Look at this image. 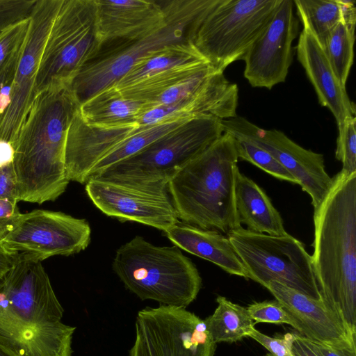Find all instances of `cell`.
<instances>
[{
    "mask_svg": "<svg viewBox=\"0 0 356 356\" xmlns=\"http://www.w3.org/2000/svg\"><path fill=\"white\" fill-rule=\"evenodd\" d=\"M314 225L311 257L322 300L356 334V172L332 177Z\"/></svg>",
    "mask_w": 356,
    "mask_h": 356,
    "instance_id": "6da1fadb",
    "label": "cell"
},
{
    "mask_svg": "<svg viewBox=\"0 0 356 356\" xmlns=\"http://www.w3.org/2000/svg\"><path fill=\"white\" fill-rule=\"evenodd\" d=\"M79 104L69 87L40 92L14 145L18 201H54L70 182L65 163L68 128Z\"/></svg>",
    "mask_w": 356,
    "mask_h": 356,
    "instance_id": "7a4b0ae2",
    "label": "cell"
},
{
    "mask_svg": "<svg viewBox=\"0 0 356 356\" xmlns=\"http://www.w3.org/2000/svg\"><path fill=\"white\" fill-rule=\"evenodd\" d=\"M238 160L234 137L224 132L168 182L182 222L225 234L239 227L235 206Z\"/></svg>",
    "mask_w": 356,
    "mask_h": 356,
    "instance_id": "3957f363",
    "label": "cell"
},
{
    "mask_svg": "<svg viewBox=\"0 0 356 356\" xmlns=\"http://www.w3.org/2000/svg\"><path fill=\"white\" fill-rule=\"evenodd\" d=\"M166 19L163 27L139 40L102 42L72 79L69 88L79 106L114 86L140 60L164 47L193 42L197 31L221 0H157Z\"/></svg>",
    "mask_w": 356,
    "mask_h": 356,
    "instance_id": "277c9868",
    "label": "cell"
},
{
    "mask_svg": "<svg viewBox=\"0 0 356 356\" xmlns=\"http://www.w3.org/2000/svg\"><path fill=\"white\" fill-rule=\"evenodd\" d=\"M112 268L124 286L142 300L186 308L197 298L202 278L177 246H158L136 236L115 252Z\"/></svg>",
    "mask_w": 356,
    "mask_h": 356,
    "instance_id": "5b68a950",
    "label": "cell"
},
{
    "mask_svg": "<svg viewBox=\"0 0 356 356\" xmlns=\"http://www.w3.org/2000/svg\"><path fill=\"white\" fill-rule=\"evenodd\" d=\"M223 133L218 118L207 115L193 117L137 154L92 177L143 185L168 186L169 181L179 170Z\"/></svg>",
    "mask_w": 356,
    "mask_h": 356,
    "instance_id": "8992f818",
    "label": "cell"
},
{
    "mask_svg": "<svg viewBox=\"0 0 356 356\" xmlns=\"http://www.w3.org/2000/svg\"><path fill=\"white\" fill-rule=\"evenodd\" d=\"M101 44L95 0H62L41 54L35 81L37 95L52 88L69 87Z\"/></svg>",
    "mask_w": 356,
    "mask_h": 356,
    "instance_id": "52a82bcc",
    "label": "cell"
},
{
    "mask_svg": "<svg viewBox=\"0 0 356 356\" xmlns=\"http://www.w3.org/2000/svg\"><path fill=\"white\" fill-rule=\"evenodd\" d=\"M250 279L263 286L277 282L322 300L312 257L302 242L288 233L272 236L242 226L226 234ZM323 301V300H322Z\"/></svg>",
    "mask_w": 356,
    "mask_h": 356,
    "instance_id": "ba28073f",
    "label": "cell"
},
{
    "mask_svg": "<svg viewBox=\"0 0 356 356\" xmlns=\"http://www.w3.org/2000/svg\"><path fill=\"white\" fill-rule=\"evenodd\" d=\"M281 0H221L200 25L194 45L216 69L224 72L242 60L271 19Z\"/></svg>",
    "mask_w": 356,
    "mask_h": 356,
    "instance_id": "9c48e42d",
    "label": "cell"
},
{
    "mask_svg": "<svg viewBox=\"0 0 356 356\" xmlns=\"http://www.w3.org/2000/svg\"><path fill=\"white\" fill-rule=\"evenodd\" d=\"M135 330L146 356H214L217 346L204 321L184 307H145Z\"/></svg>",
    "mask_w": 356,
    "mask_h": 356,
    "instance_id": "30bf717a",
    "label": "cell"
},
{
    "mask_svg": "<svg viewBox=\"0 0 356 356\" xmlns=\"http://www.w3.org/2000/svg\"><path fill=\"white\" fill-rule=\"evenodd\" d=\"M90 241L91 227L86 219L36 209L22 213L15 228L0 243L10 251L42 261L55 255L79 253Z\"/></svg>",
    "mask_w": 356,
    "mask_h": 356,
    "instance_id": "8fae6325",
    "label": "cell"
},
{
    "mask_svg": "<svg viewBox=\"0 0 356 356\" xmlns=\"http://www.w3.org/2000/svg\"><path fill=\"white\" fill-rule=\"evenodd\" d=\"M85 190L94 205L121 222H136L162 232L179 222L168 185H143L92 177Z\"/></svg>",
    "mask_w": 356,
    "mask_h": 356,
    "instance_id": "7c38bea8",
    "label": "cell"
},
{
    "mask_svg": "<svg viewBox=\"0 0 356 356\" xmlns=\"http://www.w3.org/2000/svg\"><path fill=\"white\" fill-rule=\"evenodd\" d=\"M62 0H36L11 84L10 102L0 115V140L13 147L37 96L35 81L41 54Z\"/></svg>",
    "mask_w": 356,
    "mask_h": 356,
    "instance_id": "4fadbf2b",
    "label": "cell"
},
{
    "mask_svg": "<svg viewBox=\"0 0 356 356\" xmlns=\"http://www.w3.org/2000/svg\"><path fill=\"white\" fill-rule=\"evenodd\" d=\"M224 132L246 138L268 152L311 197L314 209L332 184L323 155L306 149L277 129H263L241 116L221 120Z\"/></svg>",
    "mask_w": 356,
    "mask_h": 356,
    "instance_id": "5bb4252c",
    "label": "cell"
},
{
    "mask_svg": "<svg viewBox=\"0 0 356 356\" xmlns=\"http://www.w3.org/2000/svg\"><path fill=\"white\" fill-rule=\"evenodd\" d=\"M298 28L293 1L281 0L271 19L242 59L245 61L244 76L252 87L270 90L285 81Z\"/></svg>",
    "mask_w": 356,
    "mask_h": 356,
    "instance_id": "9a60e30c",
    "label": "cell"
},
{
    "mask_svg": "<svg viewBox=\"0 0 356 356\" xmlns=\"http://www.w3.org/2000/svg\"><path fill=\"white\" fill-rule=\"evenodd\" d=\"M0 293L23 318L38 326H51L62 321L64 309L41 261L19 253L0 282Z\"/></svg>",
    "mask_w": 356,
    "mask_h": 356,
    "instance_id": "2e32d148",
    "label": "cell"
},
{
    "mask_svg": "<svg viewBox=\"0 0 356 356\" xmlns=\"http://www.w3.org/2000/svg\"><path fill=\"white\" fill-rule=\"evenodd\" d=\"M76 327L62 321L38 326L26 321L0 293V349L10 356H72Z\"/></svg>",
    "mask_w": 356,
    "mask_h": 356,
    "instance_id": "e0dca14e",
    "label": "cell"
},
{
    "mask_svg": "<svg viewBox=\"0 0 356 356\" xmlns=\"http://www.w3.org/2000/svg\"><path fill=\"white\" fill-rule=\"evenodd\" d=\"M265 288L297 322L299 334L314 343L334 348H356V334L322 300L274 281Z\"/></svg>",
    "mask_w": 356,
    "mask_h": 356,
    "instance_id": "ac0fdd59",
    "label": "cell"
},
{
    "mask_svg": "<svg viewBox=\"0 0 356 356\" xmlns=\"http://www.w3.org/2000/svg\"><path fill=\"white\" fill-rule=\"evenodd\" d=\"M138 128L136 123L90 124L81 118L79 109L71 121L66 138L65 163L68 180L86 184L93 167Z\"/></svg>",
    "mask_w": 356,
    "mask_h": 356,
    "instance_id": "d6986e66",
    "label": "cell"
},
{
    "mask_svg": "<svg viewBox=\"0 0 356 356\" xmlns=\"http://www.w3.org/2000/svg\"><path fill=\"white\" fill-rule=\"evenodd\" d=\"M99 35L102 42L139 40L166 24L157 0H95Z\"/></svg>",
    "mask_w": 356,
    "mask_h": 356,
    "instance_id": "ffe728a7",
    "label": "cell"
},
{
    "mask_svg": "<svg viewBox=\"0 0 356 356\" xmlns=\"http://www.w3.org/2000/svg\"><path fill=\"white\" fill-rule=\"evenodd\" d=\"M218 72L210 82L193 96L177 103L153 107L140 115L138 126H152L168 120L198 115H211L220 120L236 116L237 85Z\"/></svg>",
    "mask_w": 356,
    "mask_h": 356,
    "instance_id": "44dd1931",
    "label": "cell"
},
{
    "mask_svg": "<svg viewBox=\"0 0 356 356\" xmlns=\"http://www.w3.org/2000/svg\"><path fill=\"white\" fill-rule=\"evenodd\" d=\"M296 51L319 103L331 111L339 133L341 132L346 120L355 116V106L348 96L346 86L334 73L322 47L306 29L300 33Z\"/></svg>",
    "mask_w": 356,
    "mask_h": 356,
    "instance_id": "7402d4cb",
    "label": "cell"
},
{
    "mask_svg": "<svg viewBox=\"0 0 356 356\" xmlns=\"http://www.w3.org/2000/svg\"><path fill=\"white\" fill-rule=\"evenodd\" d=\"M163 232L177 248L211 261L231 275L248 279L231 242L222 233L180 222Z\"/></svg>",
    "mask_w": 356,
    "mask_h": 356,
    "instance_id": "603a6c76",
    "label": "cell"
},
{
    "mask_svg": "<svg viewBox=\"0 0 356 356\" xmlns=\"http://www.w3.org/2000/svg\"><path fill=\"white\" fill-rule=\"evenodd\" d=\"M235 206L238 222L247 229L272 236L287 234L283 220L265 191L238 169L235 179Z\"/></svg>",
    "mask_w": 356,
    "mask_h": 356,
    "instance_id": "cb8c5ba5",
    "label": "cell"
},
{
    "mask_svg": "<svg viewBox=\"0 0 356 356\" xmlns=\"http://www.w3.org/2000/svg\"><path fill=\"white\" fill-rule=\"evenodd\" d=\"M152 107L149 102L124 97L111 86L81 104L79 114L90 124L119 125L136 123L138 117Z\"/></svg>",
    "mask_w": 356,
    "mask_h": 356,
    "instance_id": "d4e9b609",
    "label": "cell"
},
{
    "mask_svg": "<svg viewBox=\"0 0 356 356\" xmlns=\"http://www.w3.org/2000/svg\"><path fill=\"white\" fill-rule=\"evenodd\" d=\"M207 62L193 42L172 44L156 51L138 62L114 86L121 90L143 80L164 74L180 67Z\"/></svg>",
    "mask_w": 356,
    "mask_h": 356,
    "instance_id": "484cf974",
    "label": "cell"
},
{
    "mask_svg": "<svg viewBox=\"0 0 356 356\" xmlns=\"http://www.w3.org/2000/svg\"><path fill=\"white\" fill-rule=\"evenodd\" d=\"M213 314L205 318L209 334L215 343H233L247 337L254 323L246 307L218 296Z\"/></svg>",
    "mask_w": 356,
    "mask_h": 356,
    "instance_id": "4316f807",
    "label": "cell"
},
{
    "mask_svg": "<svg viewBox=\"0 0 356 356\" xmlns=\"http://www.w3.org/2000/svg\"><path fill=\"white\" fill-rule=\"evenodd\" d=\"M191 118L193 117L174 119L152 126H139L136 131L119 143L93 167L88 179L108 167L137 154L155 140L176 129Z\"/></svg>",
    "mask_w": 356,
    "mask_h": 356,
    "instance_id": "83f0119b",
    "label": "cell"
},
{
    "mask_svg": "<svg viewBox=\"0 0 356 356\" xmlns=\"http://www.w3.org/2000/svg\"><path fill=\"white\" fill-rule=\"evenodd\" d=\"M298 17L323 47L330 33L341 22L338 0H294Z\"/></svg>",
    "mask_w": 356,
    "mask_h": 356,
    "instance_id": "f1b7e54d",
    "label": "cell"
},
{
    "mask_svg": "<svg viewBox=\"0 0 356 356\" xmlns=\"http://www.w3.org/2000/svg\"><path fill=\"white\" fill-rule=\"evenodd\" d=\"M355 39V31L340 22L322 47L332 68L343 86H346L353 63Z\"/></svg>",
    "mask_w": 356,
    "mask_h": 356,
    "instance_id": "f546056e",
    "label": "cell"
},
{
    "mask_svg": "<svg viewBox=\"0 0 356 356\" xmlns=\"http://www.w3.org/2000/svg\"><path fill=\"white\" fill-rule=\"evenodd\" d=\"M232 136L238 159L250 162L279 179L298 184L296 179L268 152L246 138Z\"/></svg>",
    "mask_w": 356,
    "mask_h": 356,
    "instance_id": "4dcf8cb0",
    "label": "cell"
},
{
    "mask_svg": "<svg viewBox=\"0 0 356 356\" xmlns=\"http://www.w3.org/2000/svg\"><path fill=\"white\" fill-rule=\"evenodd\" d=\"M335 157L342 163L346 175L356 172V118L350 117L345 121L342 131L338 134Z\"/></svg>",
    "mask_w": 356,
    "mask_h": 356,
    "instance_id": "1f68e13d",
    "label": "cell"
},
{
    "mask_svg": "<svg viewBox=\"0 0 356 356\" xmlns=\"http://www.w3.org/2000/svg\"><path fill=\"white\" fill-rule=\"evenodd\" d=\"M254 323H268L288 324L298 332V325L294 318L277 300L254 302L246 307Z\"/></svg>",
    "mask_w": 356,
    "mask_h": 356,
    "instance_id": "d6a6232c",
    "label": "cell"
},
{
    "mask_svg": "<svg viewBox=\"0 0 356 356\" xmlns=\"http://www.w3.org/2000/svg\"><path fill=\"white\" fill-rule=\"evenodd\" d=\"M29 18L9 26L0 34V72L22 49L28 31Z\"/></svg>",
    "mask_w": 356,
    "mask_h": 356,
    "instance_id": "836d02e7",
    "label": "cell"
},
{
    "mask_svg": "<svg viewBox=\"0 0 356 356\" xmlns=\"http://www.w3.org/2000/svg\"><path fill=\"white\" fill-rule=\"evenodd\" d=\"M36 0H0V31L29 17Z\"/></svg>",
    "mask_w": 356,
    "mask_h": 356,
    "instance_id": "e575fe53",
    "label": "cell"
},
{
    "mask_svg": "<svg viewBox=\"0 0 356 356\" xmlns=\"http://www.w3.org/2000/svg\"><path fill=\"white\" fill-rule=\"evenodd\" d=\"M247 337L259 343L273 356H293L291 346L294 340L293 332L271 337L259 332L254 327Z\"/></svg>",
    "mask_w": 356,
    "mask_h": 356,
    "instance_id": "d590c367",
    "label": "cell"
},
{
    "mask_svg": "<svg viewBox=\"0 0 356 356\" xmlns=\"http://www.w3.org/2000/svg\"><path fill=\"white\" fill-rule=\"evenodd\" d=\"M17 202L0 198V242L15 228L22 215Z\"/></svg>",
    "mask_w": 356,
    "mask_h": 356,
    "instance_id": "8d00e7d4",
    "label": "cell"
},
{
    "mask_svg": "<svg viewBox=\"0 0 356 356\" xmlns=\"http://www.w3.org/2000/svg\"><path fill=\"white\" fill-rule=\"evenodd\" d=\"M21 51L22 49L0 72V115L4 112L10 102L11 84Z\"/></svg>",
    "mask_w": 356,
    "mask_h": 356,
    "instance_id": "74e56055",
    "label": "cell"
},
{
    "mask_svg": "<svg viewBox=\"0 0 356 356\" xmlns=\"http://www.w3.org/2000/svg\"><path fill=\"white\" fill-rule=\"evenodd\" d=\"M0 198L19 202L17 178L13 163L0 167Z\"/></svg>",
    "mask_w": 356,
    "mask_h": 356,
    "instance_id": "f35d334b",
    "label": "cell"
},
{
    "mask_svg": "<svg viewBox=\"0 0 356 356\" xmlns=\"http://www.w3.org/2000/svg\"><path fill=\"white\" fill-rule=\"evenodd\" d=\"M291 346L293 356H323L314 342L296 331Z\"/></svg>",
    "mask_w": 356,
    "mask_h": 356,
    "instance_id": "ab89813d",
    "label": "cell"
},
{
    "mask_svg": "<svg viewBox=\"0 0 356 356\" xmlns=\"http://www.w3.org/2000/svg\"><path fill=\"white\" fill-rule=\"evenodd\" d=\"M341 10V22L350 29L355 31L356 7L355 1L338 0Z\"/></svg>",
    "mask_w": 356,
    "mask_h": 356,
    "instance_id": "60d3db41",
    "label": "cell"
},
{
    "mask_svg": "<svg viewBox=\"0 0 356 356\" xmlns=\"http://www.w3.org/2000/svg\"><path fill=\"white\" fill-rule=\"evenodd\" d=\"M314 343L323 356H356V348H334L321 343Z\"/></svg>",
    "mask_w": 356,
    "mask_h": 356,
    "instance_id": "b9f144b4",
    "label": "cell"
},
{
    "mask_svg": "<svg viewBox=\"0 0 356 356\" xmlns=\"http://www.w3.org/2000/svg\"><path fill=\"white\" fill-rule=\"evenodd\" d=\"M14 153V147L11 143L0 140V167L12 163Z\"/></svg>",
    "mask_w": 356,
    "mask_h": 356,
    "instance_id": "7bdbcfd3",
    "label": "cell"
},
{
    "mask_svg": "<svg viewBox=\"0 0 356 356\" xmlns=\"http://www.w3.org/2000/svg\"><path fill=\"white\" fill-rule=\"evenodd\" d=\"M130 356H146L145 351L138 342H134L129 351Z\"/></svg>",
    "mask_w": 356,
    "mask_h": 356,
    "instance_id": "ee69618b",
    "label": "cell"
},
{
    "mask_svg": "<svg viewBox=\"0 0 356 356\" xmlns=\"http://www.w3.org/2000/svg\"><path fill=\"white\" fill-rule=\"evenodd\" d=\"M0 356H10L0 349Z\"/></svg>",
    "mask_w": 356,
    "mask_h": 356,
    "instance_id": "f6af8a7d",
    "label": "cell"
},
{
    "mask_svg": "<svg viewBox=\"0 0 356 356\" xmlns=\"http://www.w3.org/2000/svg\"><path fill=\"white\" fill-rule=\"evenodd\" d=\"M264 356H273V355L268 353L266 354Z\"/></svg>",
    "mask_w": 356,
    "mask_h": 356,
    "instance_id": "bcb514c9",
    "label": "cell"
},
{
    "mask_svg": "<svg viewBox=\"0 0 356 356\" xmlns=\"http://www.w3.org/2000/svg\"><path fill=\"white\" fill-rule=\"evenodd\" d=\"M3 277H0V282L3 280Z\"/></svg>",
    "mask_w": 356,
    "mask_h": 356,
    "instance_id": "7dc6e473",
    "label": "cell"
},
{
    "mask_svg": "<svg viewBox=\"0 0 356 356\" xmlns=\"http://www.w3.org/2000/svg\"><path fill=\"white\" fill-rule=\"evenodd\" d=\"M3 30H4V29H3ZM3 30H2V31H0V34L1 33V32H2V31H3Z\"/></svg>",
    "mask_w": 356,
    "mask_h": 356,
    "instance_id": "c3c4849f",
    "label": "cell"
}]
</instances>
